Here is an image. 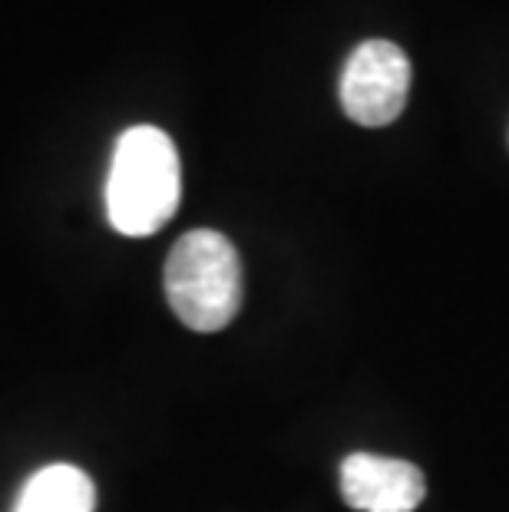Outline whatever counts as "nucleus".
<instances>
[{
    "label": "nucleus",
    "instance_id": "f257e3e1",
    "mask_svg": "<svg viewBox=\"0 0 509 512\" xmlns=\"http://www.w3.org/2000/svg\"><path fill=\"white\" fill-rule=\"evenodd\" d=\"M182 169L172 139L156 126H133L119 136L106 176V215L119 235L146 238L179 209Z\"/></svg>",
    "mask_w": 509,
    "mask_h": 512
},
{
    "label": "nucleus",
    "instance_id": "39448f33",
    "mask_svg": "<svg viewBox=\"0 0 509 512\" xmlns=\"http://www.w3.org/2000/svg\"><path fill=\"white\" fill-rule=\"evenodd\" d=\"M93 479L70 463L40 470L17 499L14 512H93Z\"/></svg>",
    "mask_w": 509,
    "mask_h": 512
},
{
    "label": "nucleus",
    "instance_id": "20e7f679",
    "mask_svg": "<svg viewBox=\"0 0 509 512\" xmlns=\"http://www.w3.org/2000/svg\"><path fill=\"white\" fill-rule=\"evenodd\" d=\"M341 496L361 512H414L424 503L427 483L407 460L354 453L341 463Z\"/></svg>",
    "mask_w": 509,
    "mask_h": 512
},
{
    "label": "nucleus",
    "instance_id": "f03ea898",
    "mask_svg": "<svg viewBox=\"0 0 509 512\" xmlns=\"http://www.w3.org/2000/svg\"><path fill=\"white\" fill-rule=\"evenodd\" d=\"M166 294L176 318L199 334L229 328L242 308V261L222 232L182 235L166 261Z\"/></svg>",
    "mask_w": 509,
    "mask_h": 512
},
{
    "label": "nucleus",
    "instance_id": "7ed1b4c3",
    "mask_svg": "<svg viewBox=\"0 0 509 512\" xmlns=\"http://www.w3.org/2000/svg\"><path fill=\"white\" fill-rule=\"evenodd\" d=\"M410 60L391 40H364L341 70V106L357 126H391L404 113Z\"/></svg>",
    "mask_w": 509,
    "mask_h": 512
}]
</instances>
